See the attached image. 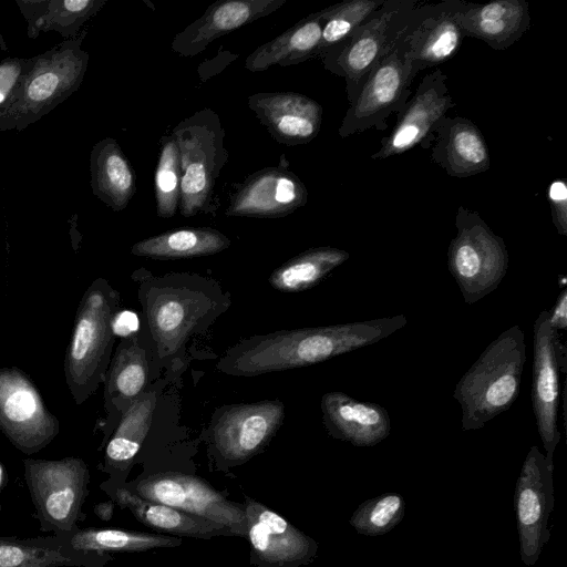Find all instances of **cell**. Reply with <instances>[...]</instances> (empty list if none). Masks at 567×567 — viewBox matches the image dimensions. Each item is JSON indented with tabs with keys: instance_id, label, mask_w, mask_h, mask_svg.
<instances>
[{
	"instance_id": "cell-12",
	"label": "cell",
	"mask_w": 567,
	"mask_h": 567,
	"mask_svg": "<svg viewBox=\"0 0 567 567\" xmlns=\"http://www.w3.org/2000/svg\"><path fill=\"white\" fill-rule=\"evenodd\" d=\"M533 352L532 406L545 457L553 464L554 452L560 441L559 370L566 372V349L558 331L549 323L547 310L540 311L533 324Z\"/></svg>"
},
{
	"instance_id": "cell-10",
	"label": "cell",
	"mask_w": 567,
	"mask_h": 567,
	"mask_svg": "<svg viewBox=\"0 0 567 567\" xmlns=\"http://www.w3.org/2000/svg\"><path fill=\"white\" fill-rule=\"evenodd\" d=\"M0 430L28 455L45 447L60 431L35 384L14 367L0 369Z\"/></svg>"
},
{
	"instance_id": "cell-24",
	"label": "cell",
	"mask_w": 567,
	"mask_h": 567,
	"mask_svg": "<svg viewBox=\"0 0 567 567\" xmlns=\"http://www.w3.org/2000/svg\"><path fill=\"white\" fill-rule=\"evenodd\" d=\"M432 161L449 176L466 178L491 166L485 138L480 128L464 116H444L431 147Z\"/></svg>"
},
{
	"instance_id": "cell-38",
	"label": "cell",
	"mask_w": 567,
	"mask_h": 567,
	"mask_svg": "<svg viewBox=\"0 0 567 567\" xmlns=\"http://www.w3.org/2000/svg\"><path fill=\"white\" fill-rule=\"evenodd\" d=\"M34 59L6 58L0 61V114L16 100Z\"/></svg>"
},
{
	"instance_id": "cell-44",
	"label": "cell",
	"mask_w": 567,
	"mask_h": 567,
	"mask_svg": "<svg viewBox=\"0 0 567 567\" xmlns=\"http://www.w3.org/2000/svg\"><path fill=\"white\" fill-rule=\"evenodd\" d=\"M8 49H9L8 44H7L6 40L3 39V35L0 31V50L8 51Z\"/></svg>"
},
{
	"instance_id": "cell-35",
	"label": "cell",
	"mask_w": 567,
	"mask_h": 567,
	"mask_svg": "<svg viewBox=\"0 0 567 567\" xmlns=\"http://www.w3.org/2000/svg\"><path fill=\"white\" fill-rule=\"evenodd\" d=\"M384 0H349L326 8L318 56L343 42Z\"/></svg>"
},
{
	"instance_id": "cell-28",
	"label": "cell",
	"mask_w": 567,
	"mask_h": 567,
	"mask_svg": "<svg viewBox=\"0 0 567 567\" xmlns=\"http://www.w3.org/2000/svg\"><path fill=\"white\" fill-rule=\"evenodd\" d=\"M113 497L120 505L128 508L141 523L157 530L202 539L218 535H231L226 527L219 524L144 499L125 487H116Z\"/></svg>"
},
{
	"instance_id": "cell-4",
	"label": "cell",
	"mask_w": 567,
	"mask_h": 567,
	"mask_svg": "<svg viewBox=\"0 0 567 567\" xmlns=\"http://www.w3.org/2000/svg\"><path fill=\"white\" fill-rule=\"evenodd\" d=\"M87 29L33 56L13 103L0 114V131H23L76 92L87 70L90 54L82 49Z\"/></svg>"
},
{
	"instance_id": "cell-1",
	"label": "cell",
	"mask_w": 567,
	"mask_h": 567,
	"mask_svg": "<svg viewBox=\"0 0 567 567\" xmlns=\"http://www.w3.org/2000/svg\"><path fill=\"white\" fill-rule=\"evenodd\" d=\"M403 315L323 327L282 330L246 339L217 364L236 377L308 367L373 344L406 324Z\"/></svg>"
},
{
	"instance_id": "cell-42",
	"label": "cell",
	"mask_w": 567,
	"mask_h": 567,
	"mask_svg": "<svg viewBox=\"0 0 567 567\" xmlns=\"http://www.w3.org/2000/svg\"><path fill=\"white\" fill-rule=\"evenodd\" d=\"M549 323L556 331H565L567 328V289L565 287L559 292L553 310L549 311Z\"/></svg>"
},
{
	"instance_id": "cell-16",
	"label": "cell",
	"mask_w": 567,
	"mask_h": 567,
	"mask_svg": "<svg viewBox=\"0 0 567 567\" xmlns=\"http://www.w3.org/2000/svg\"><path fill=\"white\" fill-rule=\"evenodd\" d=\"M308 190L292 172L266 167L249 175L231 195L227 216L279 218L303 207Z\"/></svg>"
},
{
	"instance_id": "cell-33",
	"label": "cell",
	"mask_w": 567,
	"mask_h": 567,
	"mask_svg": "<svg viewBox=\"0 0 567 567\" xmlns=\"http://www.w3.org/2000/svg\"><path fill=\"white\" fill-rule=\"evenodd\" d=\"M63 538L76 550L82 551H145L181 545L175 536L117 528H78L73 532L53 534Z\"/></svg>"
},
{
	"instance_id": "cell-19",
	"label": "cell",
	"mask_w": 567,
	"mask_h": 567,
	"mask_svg": "<svg viewBox=\"0 0 567 567\" xmlns=\"http://www.w3.org/2000/svg\"><path fill=\"white\" fill-rule=\"evenodd\" d=\"M248 106L278 143L307 144L320 132L322 106L301 93H256L248 96Z\"/></svg>"
},
{
	"instance_id": "cell-11",
	"label": "cell",
	"mask_w": 567,
	"mask_h": 567,
	"mask_svg": "<svg viewBox=\"0 0 567 567\" xmlns=\"http://www.w3.org/2000/svg\"><path fill=\"white\" fill-rule=\"evenodd\" d=\"M133 492L144 499L219 524L231 535H247L244 506L228 501L200 477L177 472L157 473L137 482Z\"/></svg>"
},
{
	"instance_id": "cell-23",
	"label": "cell",
	"mask_w": 567,
	"mask_h": 567,
	"mask_svg": "<svg viewBox=\"0 0 567 567\" xmlns=\"http://www.w3.org/2000/svg\"><path fill=\"white\" fill-rule=\"evenodd\" d=\"M455 19L465 37L482 40L497 51L518 41L532 23L525 0H495L481 4L463 1Z\"/></svg>"
},
{
	"instance_id": "cell-40",
	"label": "cell",
	"mask_w": 567,
	"mask_h": 567,
	"mask_svg": "<svg viewBox=\"0 0 567 567\" xmlns=\"http://www.w3.org/2000/svg\"><path fill=\"white\" fill-rule=\"evenodd\" d=\"M27 22V35L37 39L40 34L39 24L47 12L49 0H14Z\"/></svg>"
},
{
	"instance_id": "cell-22",
	"label": "cell",
	"mask_w": 567,
	"mask_h": 567,
	"mask_svg": "<svg viewBox=\"0 0 567 567\" xmlns=\"http://www.w3.org/2000/svg\"><path fill=\"white\" fill-rule=\"evenodd\" d=\"M321 411L329 434L358 447L374 446L391 432L390 415L383 406L340 391L322 395Z\"/></svg>"
},
{
	"instance_id": "cell-27",
	"label": "cell",
	"mask_w": 567,
	"mask_h": 567,
	"mask_svg": "<svg viewBox=\"0 0 567 567\" xmlns=\"http://www.w3.org/2000/svg\"><path fill=\"white\" fill-rule=\"evenodd\" d=\"M91 188L93 195L114 212L127 207L136 193L133 167L113 137L96 142L90 153Z\"/></svg>"
},
{
	"instance_id": "cell-30",
	"label": "cell",
	"mask_w": 567,
	"mask_h": 567,
	"mask_svg": "<svg viewBox=\"0 0 567 567\" xmlns=\"http://www.w3.org/2000/svg\"><path fill=\"white\" fill-rule=\"evenodd\" d=\"M230 239L210 227H183L145 238L133 245L135 256L179 259L209 256L228 248Z\"/></svg>"
},
{
	"instance_id": "cell-32",
	"label": "cell",
	"mask_w": 567,
	"mask_h": 567,
	"mask_svg": "<svg viewBox=\"0 0 567 567\" xmlns=\"http://www.w3.org/2000/svg\"><path fill=\"white\" fill-rule=\"evenodd\" d=\"M349 257L347 250L334 247L310 248L275 269L269 284L282 292L303 291L318 285Z\"/></svg>"
},
{
	"instance_id": "cell-14",
	"label": "cell",
	"mask_w": 567,
	"mask_h": 567,
	"mask_svg": "<svg viewBox=\"0 0 567 567\" xmlns=\"http://www.w3.org/2000/svg\"><path fill=\"white\" fill-rule=\"evenodd\" d=\"M446 80V74L440 69L421 80L414 94L396 114L394 127L381 141V147L372 154V159H385L415 146L432 147L440 122L455 106Z\"/></svg>"
},
{
	"instance_id": "cell-41",
	"label": "cell",
	"mask_w": 567,
	"mask_h": 567,
	"mask_svg": "<svg viewBox=\"0 0 567 567\" xmlns=\"http://www.w3.org/2000/svg\"><path fill=\"white\" fill-rule=\"evenodd\" d=\"M140 329V320L135 312L130 310L116 311L112 319L114 336L132 338Z\"/></svg>"
},
{
	"instance_id": "cell-39",
	"label": "cell",
	"mask_w": 567,
	"mask_h": 567,
	"mask_svg": "<svg viewBox=\"0 0 567 567\" xmlns=\"http://www.w3.org/2000/svg\"><path fill=\"white\" fill-rule=\"evenodd\" d=\"M547 198L556 230L567 236V186L564 179H555L549 184Z\"/></svg>"
},
{
	"instance_id": "cell-26",
	"label": "cell",
	"mask_w": 567,
	"mask_h": 567,
	"mask_svg": "<svg viewBox=\"0 0 567 567\" xmlns=\"http://www.w3.org/2000/svg\"><path fill=\"white\" fill-rule=\"evenodd\" d=\"M326 8L309 14L272 40L255 49L245 61L250 72L266 71L272 65H291L318 56Z\"/></svg>"
},
{
	"instance_id": "cell-5",
	"label": "cell",
	"mask_w": 567,
	"mask_h": 567,
	"mask_svg": "<svg viewBox=\"0 0 567 567\" xmlns=\"http://www.w3.org/2000/svg\"><path fill=\"white\" fill-rule=\"evenodd\" d=\"M171 135L179 154L181 214L193 217L213 212L216 182L228 161L219 115L203 107L174 126Z\"/></svg>"
},
{
	"instance_id": "cell-20",
	"label": "cell",
	"mask_w": 567,
	"mask_h": 567,
	"mask_svg": "<svg viewBox=\"0 0 567 567\" xmlns=\"http://www.w3.org/2000/svg\"><path fill=\"white\" fill-rule=\"evenodd\" d=\"M287 0H218L178 32L173 52L184 58L202 53L213 41L277 11Z\"/></svg>"
},
{
	"instance_id": "cell-31",
	"label": "cell",
	"mask_w": 567,
	"mask_h": 567,
	"mask_svg": "<svg viewBox=\"0 0 567 567\" xmlns=\"http://www.w3.org/2000/svg\"><path fill=\"white\" fill-rule=\"evenodd\" d=\"M155 394L138 395L122 413L105 449L107 471H121L140 451L152 423Z\"/></svg>"
},
{
	"instance_id": "cell-17",
	"label": "cell",
	"mask_w": 567,
	"mask_h": 567,
	"mask_svg": "<svg viewBox=\"0 0 567 567\" xmlns=\"http://www.w3.org/2000/svg\"><path fill=\"white\" fill-rule=\"evenodd\" d=\"M251 555L265 565L287 566L311 561L317 543L276 512L246 498L244 505Z\"/></svg>"
},
{
	"instance_id": "cell-21",
	"label": "cell",
	"mask_w": 567,
	"mask_h": 567,
	"mask_svg": "<svg viewBox=\"0 0 567 567\" xmlns=\"http://www.w3.org/2000/svg\"><path fill=\"white\" fill-rule=\"evenodd\" d=\"M145 312L161 355L177 350L208 311V300L190 289L159 288L150 292Z\"/></svg>"
},
{
	"instance_id": "cell-6",
	"label": "cell",
	"mask_w": 567,
	"mask_h": 567,
	"mask_svg": "<svg viewBox=\"0 0 567 567\" xmlns=\"http://www.w3.org/2000/svg\"><path fill=\"white\" fill-rule=\"evenodd\" d=\"M424 4L416 0H384L343 42L320 55L327 70L344 79L349 104Z\"/></svg>"
},
{
	"instance_id": "cell-9",
	"label": "cell",
	"mask_w": 567,
	"mask_h": 567,
	"mask_svg": "<svg viewBox=\"0 0 567 567\" xmlns=\"http://www.w3.org/2000/svg\"><path fill=\"white\" fill-rule=\"evenodd\" d=\"M417 73L406 55L403 33L374 66L357 97L349 104L338 130L339 135L348 137L370 128L384 131L388 118L396 115L411 97V85Z\"/></svg>"
},
{
	"instance_id": "cell-13",
	"label": "cell",
	"mask_w": 567,
	"mask_h": 567,
	"mask_svg": "<svg viewBox=\"0 0 567 567\" xmlns=\"http://www.w3.org/2000/svg\"><path fill=\"white\" fill-rule=\"evenodd\" d=\"M554 507L553 464L539 449H529L515 487V512L522 561L532 567L549 540Z\"/></svg>"
},
{
	"instance_id": "cell-7",
	"label": "cell",
	"mask_w": 567,
	"mask_h": 567,
	"mask_svg": "<svg viewBox=\"0 0 567 567\" xmlns=\"http://www.w3.org/2000/svg\"><path fill=\"white\" fill-rule=\"evenodd\" d=\"M456 236L447 249V266L465 303L473 305L493 292L508 269L505 241L477 212L460 206Z\"/></svg>"
},
{
	"instance_id": "cell-29",
	"label": "cell",
	"mask_w": 567,
	"mask_h": 567,
	"mask_svg": "<svg viewBox=\"0 0 567 567\" xmlns=\"http://www.w3.org/2000/svg\"><path fill=\"white\" fill-rule=\"evenodd\" d=\"M147 363L144 350L134 337L122 342L105 373V408L109 417L122 413L138 396L145 386Z\"/></svg>"
},
{
	"instance_id": "cell-8",
	"label": "cell",
	"mask_w": 567,
	"mask_h": 567,
	"mask_svg": "<svg viewBox=\"0 0 567 567\" xmlns=\"http://www.w3.org/2000/svg\"><path fill=\"white\" fill-rule=\"evenodd\" d=\"M24 480L42 532L60 534L79 528L89 493L90 472L80 457L25 458Z\"/></svg>"
},
{
	"instance_id": "cell-3",
	"label": "cell",
	"mask_w": 567,
	"mask_h": 567,
	"mask_svg": "<svg viewBox=\"0 0 567 567\" xmlns=\"http://www.w3.org/2000/svg\"><path fill=\"white\" fill-rule=\"evenodd\" d=\"M118 293L103 279L85 290L64 357L66 385L75 404L84 403L104 381L114 342L112 319Z\"/></svg>"
},
{
	"instance_id": "cell-36",
	"label": "cell",
	"mask_w": 567,
	"mask_h": 567,
	"mask_svg": "<svg viewBox=\"0 0 567 567\" xmlns=\"http://www.w3.org/2000/svg\"><path fill=\"white\" fill-rule=\"evenodd\" d=\"M405 503L401 494L385 493L363 502L352 514L350 525L367 536H379L393 529L403 518Z\"/></svg>"
},
{
	"instance_id": "cell-18",
	"label": "cell",
	"mask_w": 567,
	"mask_h": 567,
	"mask_svg": "<svg viewBox=\"0 0 567 567\" xmlns=\"http://www.w3.org/2000/svg\"><path fill=\"white\" fill-rule=\"evenodd\" d=\"M462 0L425 3L404 32L406 55L420 73L452 59L465 38L455 13Z\"/></svg>"
},
{
	"instance_id": "cell-43",
	"label": "cell",
	"mask_w": 567,
	"mask_h": 567,
	"mask_svg": "<svg viewBox=\"0 0 567 567\" xmlns=\"http://www.w3.org/2000/svg\"><path fill=\"white\" fill-rule=\"evenodd\" d=\"M4 481H6V472H4L2 464L0 463V493L3 487Z\"/></svg>"
},
{
	"instance_id": "cell-25",
	"label": "cell",
	"mask_w": 567,
	"mask_h": 567,
	"mask_svg": "<svg viewBox=\"0 0 567 567\" xmlns=\"http://www.w3.org/2000/svg\"><path fill=\"white\" fill-rule=\"evenodd\" d=\"M104 553L74 549L56 535L0 536V567H100Z\"/></svg>"
},
{
	"instance_id": "cell-34",
	"label": "cell",
	"mask_w": 567,
	"mask_h": 567,
	"mask_svg": "<svg viewBox=\"0 0 567 567\" xmlns=\"http://www.w3.org/2000/svg\"><path fill=\"white\" fill-rule=\"evenodd\" d=\"M181 164L175 140L164 135L161 140L159 156L154 174L156 214L171 218L176 214L179 203Z\"/></svg>"
},
{
	"instance_id": "cell-2",
	"label": "cell",
	"mask_w": 567,
	"mask_h": 567,
	"mask_svg": "<svg viewBox=\"0 0 567 567\" xmlns=\"http://www.w3.org/2000/svg\"><path fill=\"white\" fill-rule=\"evenodd\" d=\"M526 362L525 334L518 324L492 341L461 377L453 392L463 431L480 430L516 401Z\"/></svg>"
},
{
	"instance_id": "cell-15",
	"label": "cell",
	"mask_w": 567,
	"mask_h": 567,
	"mask_svg": "<svg viewBox=\"0 0 567 567\" xmlns=\"http://www.w3.org/2000/svg\"><path fill=\"white\" fill-rule=\"evenodd\" d=\"M284 416L285 405L280 401L227 406L214 423L213 443L225 460L245 462L269 443Z\"/></svg>"
},
{
	"instance_id": "cell-37",
	"label": "cell",
	"mask_w": 567,
	"mask_h": 567,
	"mask_svg": "<svg viewBox=\"0 0 567 567\" xmlns=\"http://www.w3.org/2000/svg\"><path fill=\"white\" fill-rule=\"evenodd\" d=\"M107 0H49L39 31H55L65 40L79 35L83 24L106 4Z\"/></svg>"
}]
</instances>
